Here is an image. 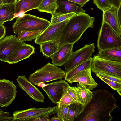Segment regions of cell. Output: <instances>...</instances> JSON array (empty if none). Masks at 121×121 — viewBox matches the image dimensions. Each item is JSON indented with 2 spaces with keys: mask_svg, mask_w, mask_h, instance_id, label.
<instances>
[{
  "mask_svg": "<svg viewBox=\"0 0 121 121\" xmlns=\"http://www.w3.org/2000/svg\"><path fill=\"white\" fill-rule=\"evenodd\" d=\"M69 19L56 24L50 23L46 29L35 38V43L39 45L45 42L60 39L63 30Z\"/></svg>",
  "mask_w": 121,
  "mask_h": 121,
  "instance_id": "9",
  "label": "cell"
},
{
  "mask_svg": "<svg viewBox=\"0 0 121 121\" xmlns=\"http://www.w3.org/2000/svg\"><path fill=\"white\" fill-rule=\"evenodd\" d=\"M13 118L8 112L0 109V121H12Z\"/></svg>",
  "mask_w": 121,
  "mask_h": 121,
  "instance_id": "35",
  "label": "cell"
},
{
  "mask_svg": "<svg viewBox=\"0 0 121 121\" xmlns=\"http://www.w3.org/2000/svg\"><path fill=\"white\" fill-rule=\"evenodd\" d=\"M95 21V17L85 13L77 14L72 17L63 30L60 45L62 46L65 44H74L79 40L88 28L93 27Z\"/></svg>",
  "mask_w": 121,
  "mask_h": 121,
  "instance_id": "2",
  "label": "cell"
},
{
  "mask_svg": "<svg viewBox=\"0 0 121 121\" xmlns=\"http://www.w3.org/2000/svg\"><path fill=\"white\" fill-rule=\"evenodd\" d=\"M117 16L119 25L121 26V5L117 10Z\"/></svg>",
  "mask_w": 121,
  "mask_h": 121,
  "instance_id": "39",
  "label": "cell"
},
{
  "mask_svg": "<svg viewBox=\"0 0 121 121\" xmlns=\"http://www.w3.org/2000/svg\"><path fill=\"white\" fill-rule=\"evenodd\" d=\"M112 7L118 9L121 5V0H108Z\"/></svg>",
  "mask_w": 121,
  "mask_h": 121,
  "instance_id": "36",
  "label": "cell"
},
{
  "mask_svg": "<svg viewBox=\"0 0 121 121\" xmlns=\"http://www.w3.org/2000/svg\"><path fill=\"white\" fill-rule=\"evenodd\" d=\"M19 88L24 91L35 101L44 102V97L42 92L31 83L25 75L19 76L16 79Z\"/></svg>",
  "mask_w": 121,
  "mask_h": 121,
  "instance_id": "13",
  "label": "cell"
},
{
  "mask_svg": "<svg viewBox=\"0 0 121 121\" xmlns=\"http://www.w3.org/2000/svg\"><path fill=\"white\" fill-rule=\"evenodd\" d=\"M95 48L93 43L85 45L79 49L72 52L68 60L63 65L65 73L92 57Z\"/></svg>",
  "mask_w": 121,
  "mask_h": 121,
  "instance_id": "7",
  "label": "cell"
},
{
  "mask_svg": "<svg viewBox=\"0 0 121 121\" xmlns=\"http://www.w3.org/2000/svg\"><path fill=\"white\" fill-rule=\"evenodd\" d=\"M42 0H19L15 4V14L36 9Z\"/></svg>",
  "mask_w": 121,
  "mask_h": 121,
  "instance_id": "19",
  "label": "cell"
},
{
  "mask_svg": "<svg viewBox=\"0 0 121 121\" xmlns=\"http://www.w3.org/2000/svg\"><path fill=\"white\" fill-rule=\"evenodd\" d=\"M70 86L65 80L53 82L42 87L52 103L56 104L62 97L65 90Z\"/></svg>",
  "mask_w": 121,
  "mask_h": 121,
  "instance_id": "11",
  "label": "cell"
},
{
  "mask_svg": "<svg viewBox=\"0 0 121 121\" xmlns=\"http://www.w3.org/2000/svg\"><path fill=\"white\" fill-rule=\"evenodd\" d=\"M92 92V99L74 121H111L112 119L111 113L118 107L116 99L106 89H98Z\"/></svg>",
  "mask_w": 121,
  "mask_h": 121,
  "instance_id": "1",
  "label": "cell"
},
{
  "mask_svg": "<svg viewBox=\"0 0 121 121\" xmlns=\"http://www.w3.org/2000/svg\"><path fill=\"white\" fill-rule=\"evenodd\" d=\"M2 4H15L17 0H1Z\"/></svg>",
  "mask_w": 121,
  "mask_h": 121,
  "instance_id": "40",
  "label": "cell"
},
{
  "mask_svg": "<svg viewBox=\"0 0 121 121\" xmlns=\"http://www.w3.org/2000/svg\"><path fill=\"white\" fill-rule=\"evenodd\" d=\"M35 50L34 47L30 44H26L21 46L15 49L8 57L6 62L9 64L17 63L29 57L35 52Z\"/></svg>",
  "mask_w": 121,
  "mask_h": 121,
  "instance_id": "14",
  "label": "cell"
},
{
  "mask_svg": "<svg viewBox=\"0 0 121 121\" xmlns=\"http://www.w3.org/2000/svg\"><path fill=\"white\" fill-rule=\"evenodd\" d=\"M98 78H104L110 80L121 83V78L107 73L100 72L95 73Z\"/></svg>",
  "mask_w": 121,
  "mask_h": 121,
  "instance_id": "33",
  "label": "cell"
},
{
  "mask_svg": "<svg viewBox=\"0 0 121 121\" xmlns=\"http://www.w3.org/2000/svg\"><path fill=\"white\" fill-rule=\"evenodd\" d=\"M77 87L79 91L82 104L85 106L92 99L93 92L86 88L82 84L80 83L77 85Z\"/></svg>",
  "mask_w": 121,
  "mask_h": 121,
  "instance_id": "26",
  "label": "cell"
},
{
  "mask_svg": "<svg viewBox=\"0 0 121 121\" xmlns=\"http://www.w3.org/2000/svg\"><path fill=\"white\" fill-rule=\"evenodd\" d=\"M58 7L52 15H57L74 12L76 14L84 13L85 11L78 4L67 0H56Z\"/></svg>",
  "mask_w": 121,
  "mask_h": 121,
  "instance_id": "17",
  "label": "cell"
},
{
  "mask_svg": "<svg viewBox=\"0 0 121 121\" xmlns=\"http://www.w3.org/2000/svg\"><path fill=\"white\" fill-rule=\"evenodd\" d=\"M57 108L56 112L57 116L61 121H67V117L69 105L59 103L56 104Z\"/></svg>",
  "mask_w": 121,
  "mask_h": 121,
  "instance_id": "28",
  "label": "cell"
},
{
  "mask_svg": "<svg viewBox=\"0 0 121 121\" xmlns=\"http://www.w3.org/2000/svg\"><path fill=\"white\" fill-rule=\"evenodd\" d=\"M91 71L90 68L78 72L67 81L70 84L78 82L90 90H93L97 87L98 84L92 76Z\"/></svg>",
  "mask_w": 121,
  "mask_h": 121,
  "instance_id": "15",
  "label": "cell"
},
{
  "mask_svg": "<svg viewBox=\"0 0 121 121\" xmlns=\"http://www.w3.org/2000/svg\"><path fill=\"white\" fill-rule=\"evenodd\" d=\"M91 70L95 73L104 72L121 78V62H117L93 57Z\"/></svg>",
  "mask_w": 121,
  "mask_h": 121,
  "instance_id": "8",
  "label": "cell"
},
{
  "mask_svg": "<svg viewBox=\"0 0 121 121\" xmlns=\"http://www.w3.org/2000/svg\"><path fill=\"white\" fill-rule=\"evenodd\" d=\"M74 44H67L63 45L50 57L52 64L61 66L68 60L72 52Z\"/></svg>",
  "mask_w": 121,
  "mask_h": 121,
  "instance_id": "16",
  "label": "cell"
},
{
  "mask_svg": "<svg viewBox=\"0 0 121 121\" xmlns=\"http://www.w3.org/2000/svg\"><path fill=\"white\" fill-rule=\"evenodd\" d=\"M6 29L3 24L0 23V40L6 34Z\"/></svg>",
  "mask_w": 121,
  "mask_h": 121,
  "instance_id": "38",
  "label": "cell"
},
{
  "mask_svg": "<svg viewBox=\"0 0 121 121\" xmlns=\"http://www.w3.org/2000/svg\"><path fill=\"white\" fill-rule=\"evenodd\" d=\"M75 103H77L67 92L66 89L58 103L64 105H69Z\"/></svg>",
  "mask_w": 121,
  "mask_h": 121,
  "instance_id": "30",
  "label": "cell"
},
{
  "mask_svg": "<svg viewBox=\"0 0 121 121\" xmlns=\"http://www.w3.org/2000/svg\"><path fill=\"white\" fill-rule=\"evenodd\" d=\"M99 51L114 48H121V38L107 22L102 21L97 41Z\"/></svg>",
  "mask_w": 121,
  "mask_h": 121,
  "instance_id": "5",
  "label": "cell"
},
{
  "mask_svg": "<svg viewBox=\"0 0 121 121\" xmlns=\"http://www.w3.org/2000/svg\"><path fill=\"white\" fill-rule=\"evenodd\" d=\"M93 3L98 8L104 11L110 8L112 6L108 0H93Z\"/></svg>",
  "mask_w": 121,
  "mask_h": 121,
  "instance_id": "32",
  "label": "cell"
},
{
  "mask_svg": "<svg viewBox=\"0 0 121 121\" xmlns=\"http://www.w3.org/2000/svg\"><path fill=\"white\" fill-rule=\"evenodd\" d=\"M57 106L36 108L35 107L27 109L14 111L12 121H33L35 119L56 113Z\"/></svg>",
  "mask_w": 121,
  "mask_h": 121,
  "instance_id": "6",
  "label": "cell"
},
{
  "mask_svg": "<svg viewBox=\"0 0 121 121\" xmlns=\"http://www.w3.org/2000/svg\"><path fill=\"white\" fill-rule=\"evenodd\" d=\"M50 23L46 19L29 14H25L16 19L12 28L14 33L18 34L23 31H43Z\"/></svg>",
  "mask_w": 121,
  "mask_h": 121,
  "instance_id": "3",
  "label": "cell"
},
{
  "mask_svg": "<svg viewBox=\"0 0 121 121\" xmlns=\"http://www.w3.org/2000/svg\"><path fill=\"white\" fill-rule=\"evenodd\" d=\"M56 0H42L36 9L40 12H45L53 14L58 7Z\"/></svg>",
  "mask_w": 121,
  "mask_h": 121,
  "instance_id": "24",
  "label": "cell"
},
{
  "mask_svg": "<svg viewBox=\"0 0 121 121\" xmlns=\"http://www.w3.org/2000/svg\"><path fill=\"white\" fill-rule=\"evenodd\" d=\"M42 32L40 31H23L17 34V38L20 41H31L35 39Z\"/></svg>",
  "mask_w": 121,
  "mask_h": 121,
  "instance_id": "27",
  "label": "cell"
},
{
  "mask_svg": "<svg viewBox=\"0 0 121 121\" xmlns=\"http://www.w3.org/2000/svg\"><path fill=\"white\" fill-rule=\"evenodd\" d=\"M16 17L15 4H2L0 7V23L12 21Z\"/></svg>",
  "mask_w": 121,
  "mask_h": 121,
  "instance_id": "20",
  "label": "cell"
},
{
  "mask_svg": "<svg viewBox=\"0 0 121 121\" xmlns=\"http://www.w3.org/2000/svg\"><path fill=\"white\" fill-rule=\"evenodd\" d=\"M49 116H47L36 118L33 121H49Z\"/></svg>",
  "mask_w": 121,
  "mask_h": 121,
  "instance_id": "41",
  "label": "cell"
},
{
  "mask_svg": "<svg viewBox=\"0 0 121 121\" xmlns=\"http://www.w3.org/2000/svg\"><path fill=\"white\" fill-rule=\"evenodd\" d=\"M85 106L78 103L72 104L69 106L67 121H73L83 111Z\"/></svg>",
  "mask_w": 121,
  "mask_h": 121,
  "instance_id": "23",
  "label": "cell"
},
{
  "mask_svg": "<svg viewBox=\"0 0 121 121\" xmlns=\"http://www.w3.org/2000/svg\"><path fill=\"white\" fill-rule=\"evenodd\" d=\"M26 44L14 35L4 37L0 40V60L6 62L8 57L15 49Z\"/></svg>",
  "mask_w": 121,
  "mask_h": 121,
  "instance_id": "12",
  "label": "cell"
},
{
  "mask_svg": "<svg viewBox=\"0 0 121 121\" xmlns=\"http://www.w3.org/2000/svg\"><path fill=\"white\" fill-rule=\"evenodd\" d=\"M76 14L74 12L57 15H52L50 24H54L60 23L68 19H69Z\"/></svg>",
  "mask_w": 121,
  "mask_h": 121,
  "instance_id": "29",
  "label": "cell"
},
{
  "mask_svg": "<svg viewBox=\"0 0 121 121\" xmlns=\"http://www.w3.org/2000/svg\"><path fill=\"white\" fill-rule=\"evenodd\" d=\"M61 121L57 116H54L49 119V121Z\"/></svg>",
  "mask_w": 121,
  "mask_h": 121,
  "instance_id": "42",
  "label": "cell"
},
{
  "mask_svg": "<svg viewBox=\"0 0 121 121\" xmlns=\"http://www.w3.org/2000/svg\"><path fill=\"white\" fill-rule=\"evenodd\" d=\"M67 91L77 103L82 104L79 91L77 87L69 86L67 88Z\"/></svg>",
  "mask_w": 121,
  "mask_h": 121,
  "instance_id": "31",
  "label": "cell"
},
{
  "mask_svg": "<svg viewBox=\"0 0 121 121\" xmlns=\"http://www.w3.org/2000/svg\"><path fill=\"white\" fill-rule=\"evenodd\" d=\"M94 57L121 62V48H114L99 51Z\"/></svg>",
  "mask_w": 121,
  "mask_h": 121,
  "instance_id": "21",
  "label": "cell"
},
{
  "mask_svg": "<svg viewBox=\"0 0 121 121\" xmlns=\"http://www.w3.org/2000/svg\"><path fill=\"white\" fill-rule=\"evenodd\" d=\"M99 78L109 86L112 89L116 91L120 96H121V83L104 78L100 77Z\"/></svg>",
  "mask_w": 121,
  "mask_h": 121,
  "instance_id": "34",
  "label": "cell"
},
{
  "mask_svg": "<svg viewBox=\"0 0 121 121\" xmlns=\"http://www.w3.org/2000/svg\"><path fill=\"white\" fill-rule=\"evenodd\" d=\"M1 6V5H0V6Z\"/></svg>",
  "mask_w": 121,
  "mask_h": 121,
  "instance_id": "44",
  "label": "cell"
},
{
  "mask_svg": "<svg viewBox=\"0 0 121 121\" xmlns=\"http://www.w3.org/2000/svg\"><path fill=\"white\" fill-rule=\"evenodd\" d=\"M117 10L112 7L103 12L102 21L107 23L119 36H121V26L118 21L117 16Z\"/></svg>",
  "mask_w": 121,
  "mask_h": 121,
  "instance_id": "18",
  "label": "cell"
},
{
  "mask_svg": "<svg viewBox=\"0 0 121 121\" xmlns=\"http://www.w3.org/2000/svg\"><path fill=\"white\" fill-rule=\"evenodd\" d=\"M1 0H0V5L2 4Z\"/></svg>",
  "mask_w": 121,
  "mask_h": 121,
  "instance_id": "43",
  "label": "cell"
},
{
  "mask_svg": "<svg viewBox=\"0 0 121 121\" xmlns=\"http://www.w3.org/2000/svg\"><path fill=\"white\" fill-rule=\"evenodd\" d=\"M17 87L13 81L5 79H0V106H8L15 100Z\"/></svg>",
  "mask_w": 121,
  "mask_h": 121,
  "instance_id": "10",
  "label": "cell"
},
{
  "mask_svg": "<svg viewBox=\"0 0 121 121\" xmlns=\"http://www.w3.org/2000/svg\"><path fill=\"white\" fill-rule=\"evenodd\" d=\"M60 41V39L45 42L39 44L40 52L46 57H50L60 48L59 44Z\"/></svg>",
  "mask_w": 121,
  "mask_h": 121,
  "instance_id": "22",
  "label": "cell"
},
{
  "mask_svg": "<svg viewBox=\"0 0 121 121\" xmlns=\"http://www.w3.org/2000/svg\"><path fill=\"white\" fill-rule=\"evenodd\" d=\"M74 3L82 8L85 4L90 0H67Z\"/></svg>",
  "mask_w": 121,
  "mask_h": 121,
  "instance_id": "37",
  "label": "cell"
},
{
  "mask_svg": "<svg viewBox=\"0 0 121 121\" xmlns=\"http://www.w3.org/2000/svg\"><path fill=\"white\" fill-rule=\"evenodd\" d=\"M65 74L61 68L48 62L30 75L29 79L33 84L38 85L44 82L62 79L65 78Z\"/></svg>",
  "mask_w": 121,
  "mask_h": 121,
  "instance_id": "4",
  "label": "cell"
},
{
  "mask_svg": "<svg viewBox=\"0 0 121 121\" xmlns=\"http://www.w3.org/2000/svg\"></svg>",
  "mask_w": 121,
  "mask_h": 121,
  "instance_id": "45",
  "label": "cell"
},
{
  "mask_svg": "<svg viewBox=\"0 0 121 121\" xmlns=\"http://www.w3.org/2000/svg\"><path fill=\"white\" fill-rule=\"evenodd\" d=\"M92 58L77 66L69 71L65 73V80L67 81L77 73L91 68Z\"/></svg>",
  "mask_w": 121,
  "mask_h": 121,
  "instance_id": "25",
  "label": "cell"
}]
</instances>
